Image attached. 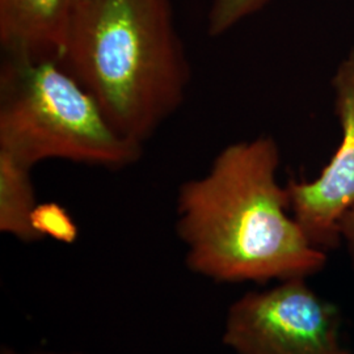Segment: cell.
Returning <instances> with one entry per match:
<instances>
[{
  "label": "cell",
  "instance_id": "cell-1",
  "mask_svg": "<svg viewBox=\"0 0 354 354\" xmlns=\"http://www.w3.org/2000/svg\"><path fill=\"white\" fill-rule=\"evenodd\" d=\"M279 165L277 142L261 136L230 143L203 176L181 184L176 231L193 273L264 285L323 272L328 254L291 215Z\"/></svg>",
  "mask_w": 354,
  "mask_h": 354
},
{
  "label": "cell",
  "instance_id": "cell-2",
  "mask_svg": "<svg viewBox=\"0 0 354 354\" xmlns=\"http://www.w3.org/2000/svg\"><path fill=\"white\" fill-rule=\"evenodd\" d=\"M58 62L140 145L176 113L189 87L169 0H70Z\"/></svg>",
  "mask_w": 354,
  "mask_h": 354
},
{
  "label": "cell",
  "instance_id": "cell-3",
  "mask_svg": "<svg viewBox=\"0 0 354 354\" xmlns=\"http://www.w3.org/2000/svg\"><path fill=\"white\" fill-rule=\"evenodd\" d=\"M0 151L30 168L62 159L117 171L140 162L143 145L120 134L57 59L3 55Z\"/></svg>",
  "mask_w": 354,
  "mask_h": 354
},
{
  "label": "cell",
  "instance_id": "cell-4",
  "mask_svg": "<svg viewBox=\"0 0 354 354\" xmlns=\"http://www.w3.org/2000/svg\"><path fill=\"white\" fill-rule=\"evenodd\" d=\"M307 279L241 295L228 307L223 344L235 354H352L337 307Z\"/></svg>",
  "mask_w": 354,
  "mask_h": 354
},
{
  "label": "cell",
  "instance_id": "cell-5",
  "mask_svg": "<svg viewBox=\"0 0 354 354\" xmlns=\"http://www.w3.org/2000/svg\"><path fill=\"white\" fill-rule=\"evenodd\" d=\"M332 89L342 140L315 178L286 184L291 215L307 239L326 252L342 245L340 223L354 206V49L337 66Z\"/></svg>",
  "mask_w": 354,
  "mask_h": 354
},
{
  "label": "cell",
  "instance_id": "cell-6",
  "mask_svg": "<svg viewBox=\"0 0 354 354\" xmlns=\"http://www.w3.org/2000/svg\"><path fill=\"white\" fill-rule=\"evenodd\" d=\"M70 0H0L3 55L59 59Z\"/></svg>",
  "mask_w": 354,
  "mask_h": 354
},
{
  "label": "cell",
  "instance_id": "cell-7",
  "mask_svg": "<svg viewBox=\"0 0 354 354\" xmlns=\"http://www.w3.org/2000/svg\"><path fill=\"white\" fill-rule=\"evenodd\" d=\"M30 171V167L0 151V231L23 243L42 241L32 226L38 203Z\"/></svg>",
  "mask_w": 354,
  "mask_h": 354
},
{
  "label": "cell",
  "instance_id": "cell-8",
  "mask_svg": "<svg viewBox=\"0 0 354 354\" xmlns=\"http://www.w3.org/2000/svg\"><path fill=\"white\" fill-rule=\"evenodd\" d=\"M32 226L38 235L64 244L75 243L79 230L68 212L59 203H38L32 214Z\"/></svg>",
  "mask_w": 354,
  "mask_h": 354
},
{
  "label": "cell",
  "instance_id": "cell-9",
  "mask_svg": "<svg viewBox=\"0 0 354 354\" xmlns=\"http://www.w3.org/2000/svg\"><path fill=\"white\" fill-rule=\"evenodd\" d=\"M270 0H213L207 16V33L219 37L247 17L261 11Z\"/></svg>",
  "mask_w": 354,
  "mask_h": 354
},
{
  "label": "cell",
  "instance_id": "cell-10",
  "mask_svg": "<svg viewBox=\"0 0 354 354\" xmlns=\"http://www.w3.org/2000/svg\"><path fill=\"white\" fill-rule=\"evenodd\" d=\"M340 241L345 245L354 268V206L342 218L340 223Z\"/></svg>",
  "mask_w": 354,
  "mask_h": 354
},
{
  "label": "cell",
  "instance_id": "cell-11",
  "mask_svg": "<svg viewBox=\"0 0 354 354\" xmlns=\"http://www.w3.org/2000/svg\"><path fill=\"white\" fill-rule=\"evenodd\" d=\"M0 354H80V353H51V352H32V353H24V352H19L12 348H3Z\"/></svg>",
  "mask_w": 354,
  "mask_h": 354
}]
</instances>
